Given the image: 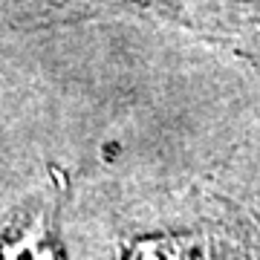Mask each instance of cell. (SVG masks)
I'll list each match as a JSON object with an SVG mask.
<instances>
[{"label":"cell","mask_w":260,"mask_h":260,"mask_svg":"<svg viewBox=\"0 0 260 260\" xmlns=\"http://www.w3.org/2000/svg\"><path fill=\"white\" fill-rule=\"evenodd\" d=\"M70 200V174L49 165L41 185L0 217V260H67L61 220Z\"/></svg>","instance_id":"cell-1"},{"label":"cell","mask_w":260,"mask_h":260,"mask_svg":"<svg viewBox=\"0 0 260 260\" xmlns=\"http://www.w3.org/2000/svg\"><path fill=\"white\" fill-rule=\"evenodd\" d=\"M208 229L223 243V260H260V148L234 159L203 185Z\"/></svg>","instance_id":"cell-2"},{"label":"cell","mask_w":260,"mask_h":260,"mask_svg":"<svg viewBox=\"0 0 260 260\" xmlns=\"http://www.w3.org/2000/svg\"><path fill=\"white\" fill-rule=\"evenodd\" d=\"M116 260H223V243L211 229H159L121 240Z\"/></svg>","instance_id":"cell-3"},{"label":"cell","mask_w":260,"mask_h":260,"mask_svg":"<svg viewBox=\"0 0 260 260\" xmlns=\"http://www.w3.org/2000/svg\"><path fill=\"white\" fill-rule=\"evenodd\" d=\"M200 9H208L214 15H225V12H237V9H257L260 0H194Z\"/></svg>","instance_id":"cell-4"}]
</instances>
